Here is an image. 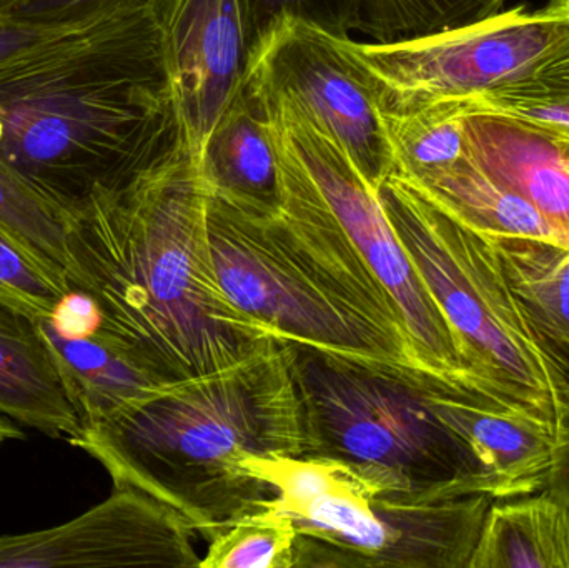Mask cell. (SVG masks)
<instances>
[{
  "label": "cell",
  "mask_w": 569,
  "mask_h": 568,
  "mask_svg": "<svg viewBox=\"0 0 569 568\" xmlns=\"http://www.w3.org/2000/svg\"><path fill=\"white\" fill-rule=\"evenodd\" d=\"M209 196L199 156L183 143L67 220L70 289L92 297L97 336L157 386L236 366L276 339L220 283Z\"/></svg>",
  "instance_id": "1"
},
{
  "label": "cell",
  "mask_w": 569,
  "mask_h": 568,
  "mask_svg": "<svg viewBox=\"0 0 569 568\" xmlns=\"http://www.w3.org/2000/svg\"><path fill=\"white\" fill-rule=\"evenodd\" d=\"M183 143L156 7L69 30L0 66V163L67 217Z\"/></svg>",
  "instance_id": "2"
},
{
  "label": "cell",
  "mask_w": 569,
  "mask_h": 568,
  "mask_svg": "<svg viewBox=\"0 0 569 568\" xmlns=\"http://www.w3.org/2000/svg\"><path fill=\"white\" fill-rule=\"evenodd\" d=\"M69 444L96 459L116 489L169 504L207 540L273 497L247 459L308 452L287 347L277 337L236 366L159 387Z\"/></svg>",
  "instance_id": "3"
},
{
  "label": "cell",
  "mask_w": 569,
  "mask_h": 568,
  "mask_svg": "<svg viewBox=\"0 0 569 568\" xmlns=\"http://www.w3.org/2000/svg\"><path fill=\"white\" fill-rule=\"evenodd\" d=\"M277 149L280 210L209 196L210 247L229 299L277 339L428 370L397 300L303 166L279 140Z\"/></svg>",
  "instance_id": "4"
},
{
  "label": "cell",
  "mask_w": 569,
  "mask_h": 568,
  "mask_svg": "<svg viewBox=\"0 0 569 568\" xmlns=\"http://www.w3.org/2000/svg\"><path fill=\"white\" fill-rule=\"evenodd\" d=\"M272 489L262 509L297 530L295 568H468L493 497L427 486L328 457H250Z\"/></svg>",
  "instance_id": "5"
},
{
  "label": "cell",
  "mask_w": 569,
  "mask_h": 568,
  "mask_svg": "<svg viewBox=\"0 0 569 568\" xmlns=\"http://www.w3.org/2000/svg\"><path fill=\"white\" fill-rule=\"evenodd\" d=\"M283 342L307 429V456L387 467L418 484H457L507 499L441 409L447 392L475 393L418 367Z\"/></svg>",
  "instance_id": "6"
},
{
  "label": "cell",
  "mask_w": 569,
  "mask_h": 568,
  "mask_svg": "<svg viewBox=\"0 0 569 568\" xmlns=\"http://www.w3.org/2000/svg\"><path fill=\"white\" fill-rule=\"evenodd\" d=\"M378 197L475 370L508 407L560 442L569 413L568 389L538 347L487 237L397 172L381 182Z\"/></svg>",
  "instance_id": "7"
},
{
  "label": "cell",
  "mask_w": 569,
  "mask_h": 568,
  "mask_svg": "<svg viewBox=\"0 0 569 568\" xmlns=\"http://www.w3.org/2000/svg\"><path fill=\"white\" fill-rule=\"evenodd\" d=\"M266 100L277 140L303 166L361 256L397 300L425 367L488 402L513 410L475 370L463 342L391 229L378 190L347 150L290 100Z\"/></svg>",
  "instance_id": "8"
},
{
  "label": "cell",
  "mask_w": 569,
  "mask_h": 568,
  "mask_svg": "<svg viewBox=\"0 0 569 568\" xmlns=\"http://www.w3.org/2000/svg\"><path fill=\"white\" fill-rule=\"evenodd\" d=\"M569 37V0L515 7L478 22L393 43L345 39L373 79L381 112L481 99L533 69Z\"/></svg>",
  "instance_id": "9"
},
{
  "label": "cell",
  "mask_w": 569,
  "mask_h": 568,
  "mask_svg": "<svg viewBox=\"0 0 569 568\" xmlns=\"http://www.w3.org/2000/svg\"><path fill=\"white\" fill-rule=\"evenodd\" d=\"M343 40L283 20L253 49L247 77L266 99L300 107L378 190L393 172V150L373 79Z\"/></svg>",
  "instance_id": "10"
},
{
  "label": "cell",
  "mask_w": 569,
  "mask_h": 568,
  "mask_svg": "<svg viewBox=\"0 0 569 568\" xmlns=\"http://www.w3.org/2000/svg\"><path fill=\"white\" fill-rule=\"evenodd\" d=\"M196 534L169 504L122 487L62 526L0 536V568H199Z\"/></svg>",
  "instance_id": "11"
},
{
  "label": "cell",
  "mask_w": 569,
  "mask_h": 568,
  "mask_svg": "<svg viewBox=\"0 0 569 568\" xmlns=\"http://www.w3.org/2000/svg\"><path fill=\"white\" fill-rule=\"evenodd\" d=\"M156 13L183 136L199 156L249 72V0H159Z\"/></svg>",
  "instance_id": "12"
},
{
  "label": "cell",
  "mask_w": 569,
  "mask_h": 568,
  "mask_svg": "<svg viewBox=\"0 0 569 568\" xmlns=\"http://www.w3.org/2000/svg\"><path fill=\"white\" fill-rule=\"evenodd\" d=\"M467 156L569 239V136L471 99L463 113Z\"/></svg>",
  "instance_id": "13"
},
{
  "label": "cell",
  "mask_w": 569,
  "mask_h": 568,
  "mask_svg": "<svg viewBox=\"0 0 569 568\" xmlns=\"http://www.w3.org/2000/svg\"><path fill=\"white\" fill-rule=\"evenodd\" d=\"M199 169L210 192L242 206L280 210L282 173L272 112L249 77L203 143Z\"/></svg>",
  "instance_id": "14"
},
{
  "label": "cell",
  "mask_w": 569,
  "mask_h": 568,
  "mask_svg": "<svg viewBox=\"0 0 569 568\" xmlns=\"http://www.w3.org/2000/svg\"><path fill=\"white\" fill-rule=\"evenodd\" d=\"M0 413L52 439L83 430L37 317L0 302Z\"/></svg>",
  "instance_id": "15"
},
{
  "label": "cell",
  "mask_w": 569,
  "mask_h": 568,
  "mask_svg": "<svg viewBox=\"0 0 569 568\" xmlns=\"http://www.w3.org/2000/svg\"><path fill=\"white\" fill-rule=\"evenodd\" d=\"M487 239L538 347L569 392V247L531 237Z\"/></svg>",
  "instance_id": "16"
},
{
  "label": "cell",
  "mask_w": 569,
  "mask_h": 568,
  "mask_svg": "<svg viewBox=\"0 0 569 568\" xmlns=\"http://www.w3.org/2000/svg\"><path fill=\"white\" fill-rule=\"evenodd\" d=\"M37 323L83 429L119 416L162 387L97 333L63 336L49 317H37Z\"/></svg>",
  "instance_id": "17"
},
{
  "label": "cell",
  "mask_w": 569,
  "mask_h": 568,
  "mask_svg": "<svg viewBox=\"0 0 569 568\" xmlns=\"http://www.w3.org/2000/svg\"><path fill=\"white\" fill-rule=\"evenodd\" d=\"M468 568H569V507L547 489L495 499Z\"/></svg>",
  "instance_id": "18"
},
{
  "label": "cell",
  "mask_w": 569,
  "mask_h": 568,
  "mask_svg": "<svg viewBox=\"0 0 569 568\" xmlns=\"http://www.w3.org/2000/svg\"><path fill=\"white\" fill-rule=\"evenodd\" d=\"M410 182L478 233L531 237L569 247V239L560 229L527 200L481 172L468 156L440 172Z\"/></svg>",
  "instance_id": "19"
},
{
  "label": "cell",
  "mask_w": 569,
  "mask_h": 568,
  "mask_svg": "<svg viewBox=\"0 0 569 568\" xmlns=\"http://www.w3.org/2000/svg\"><path fill=\"white\" fill-rule=\"evenodd\" d=\"M470 100H440L403 113L381 112L393 150V172L421 180L463 159V113Z\"/></svg>",
  "instance_id": "20"
},
{
  "label": "cell",
  "mask_w": 569,
  "mask_h": 568,
  "mask_svg": "<svg viewBox=\"0 0 569 568\" xmlns=\"http://www.w3.org/2000/svg\"><path fill=\"white\" fill-rule=\"evenodd\" d=\"M505 0H361L357 32L393 43L458 29L501 12Z\"/></svg>",
  "instance_id": "21"
},
{
  "label": "cell",
  "mask_w": 569,
  "mask_h": 568,
  "mask_svg": "<svg viewBox=\"0 0 569 568\" xmlns=\"http://www.w3.org/2000/svg\"><path fill=\"white\" fill-rule=\"evenodd\" d=\"M67 220L69 217L62 210L0 163V229L62 279L69 266Z\"/></svg>",
  "instance_id": "22"
},
{
  "label": "cell",
  "mask_w": 569,
  "mask_h": 568,
  "mask_svg": "<svg viewBox=\"0 0 569 568\" xmlns=\"http://www.w3.org/2000/svg\"><path fill=\"white\" fill-rule=\"evenodd\" d=\"M475 100L569 136V37L523 77Z\"/></svg>",
  "instance_id": "23"
},
{
  "label": "cell",
  "mask_w": 569,
  "mask_h": 568,
  "mask_svg": "<svg viewBox=\"0 0 569 568\" xmlns=\"http://www.w3.org/2000/svg\"><path fill=\"white\" fill-rule=\"evenodd\" d=\"M199 568H295L297 530L269 510L249 514L217 530Z\"/></svg>",
  "instance_id": "24"
},
{
  "label": "cell",
  "mask_w": 569,
  "mask_h": 568,
  "mask_svg": "<svg viewBox=\"0 0 569 568\" xmlns=\"http://www.w3.org/2000/svg\"><path fill=\"white\" fill-rule=\"evenodd\" d=\"M69 290L66 279L0 229V302L32 317H49Z\"/></svg>",
  "instance_id": "25"
},
{
  "label": "cell",
  "mask_w": 569,
  "mask_h": 568,
  "mask_svg": "<svg viewBox=\"0 0 569 568\" xmlns=\"http://www.w3.org/2000/svg\"><path fill=\"white\" fill-rule=\"evenodd\" d=\"M361 0H249L253 49L287 19L317 27L337 39L357 30Z\"/></svg>",
  "instance_id": "26"
},
{
  "label": "cell",
  "mask_w": 569,
  "mask_h": 568,
  "mask_svg": "<svg viewBox=\"0 0 569 568\" xmlns=\"http://www.w3.org/2000/svg\"><path fill=\"white\" fill-rule=\"evenodd\" d=\"M159 0H7L0 10L46 26H87L123 13L153 9Z\"/></svg>",
  "instance_id": "27"
},
{
  "label": "cell",
  "mask_w": 569,
  "mask_h": 568,
  "mask_svg": "<svg viewBox=\"0 0 569 568\" xmlns=\"http://www.w3.org/2000/svg\"><path fill=\"white\" fill-rule=\"evenodd\" d=\"M83 26H46L0 10V66L53 37Z\"/></svg>",
  "instance_id": "28"
},
{
  "label": "cell",
  "mask_w": 569,
  "mask_h": 568,
  "mask_svg": "<svg viewBox=\"0 0 569 568\" xmlns=\"http://www.w3.org/2000/svg\"><path fill=\"white\" fill-rule=\"evenodd\" d=\"M49 319L53 326L69 337L92 336L99 330L102 317L92 297L82 290L70 289L53 307Z\"/></svg>",
  "instance_id": "29"
},
{
  "label": "cell",
  "mask_w": 569,
  "mask_h": 568,
  "mask_svg": "<svg viewBox=\"0 0 569 568\" xmlns=\"http://www.w3.org/2000/svg\"><path fill=\"white\" fill-rule=\"evenodd\" d=\"M545 489L550 490L569 507V416L565 422L563 436L558 442L557 457L548 472Z\"/></svg>",
  "instance_id": "30"
},
{
  "label": "cell",
  "mask_w": 569,
  "mask_h": 568,
  "mask_svg": "<svg viewBox=\"0 0 569 568\" xmlns=\"http://www.w3.org/2000/svg\"><path fill=\"white\" fill-rule=\"evenodd\" d=\"M26 439V434L20 429L19 423L13 422L9 417L0 413V446L6 442H10V440H23Z\"/></svg>",
  "instance_id": "31"
},
{
  "label": "cell",
  "mask_w": 569,
  "mask_h": 568,
  "mask_svg": "<svg viewBox=\"0 0 569 568\" xmlns=\"http://www.w3.org/2000/svg\"><path fill=\"white\" fill-rule=\"evenodd\" d=\"M7 0H0V6H2V3H6Z\"/></svg>",
  "instance_id": "32"
}]
</instances>
